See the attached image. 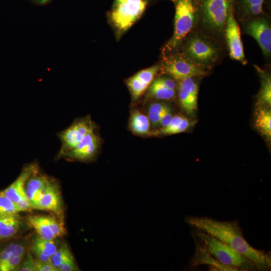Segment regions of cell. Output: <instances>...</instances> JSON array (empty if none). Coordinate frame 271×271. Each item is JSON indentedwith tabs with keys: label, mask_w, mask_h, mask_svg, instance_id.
<instances>
[{
	"label": "cell",
	"mask_w": 271,
	"mask_h": 271,
	"mask_svg": "<svg viewBox=\"0 0 271 271\" xmlns=\"http://www.w3.org/2000/svg\"><path fill=\"white\" fill-rule=\"evenodd\" d=\"M185 222L194 229L208 233L228 244L259 270L270 268L271 258L265 252L254 248L246 240L235 221H219L208 217L188 216Z\"/></svg>",
	"instance_id": "cell-1"
},
{
	"label": "cell",
	"mask_w": 271,
	"mask_h": 271,
	"mask_svg": "<svg viewBox=\"0 0 271 271\" xmlns=\"http://www.w3.org/2000/svg\"><path fill=\"white\" fill-rule=\"evenodd\" d=\"M179 51L211 71L228 54L224 44L194 29L184 38Z\"/></svg>",
	"instance_id": "cell-2"
},
{
	"label": "cell",
	"mask_w": 271,
	"mask_h": 271,
	"mask_svg": "<svg viewBox=\"0 0 271 271\" xmlns=\"http://www.w3.org/2000/svg\"><path fill=\"white\" fill-rule=\"evenodd\" d=\"M236 0H197V17L194 30L225 43L227 21Z\"/></svg>",
	"instance_id": "cell-3"
},
{
	"label": "cell",
	"mask_w": 271,
	"mask_h": 271,
	"mask_svg": "<svg viewBox=\"0 0 271 271\" xmlns=\"http://www.w3.org/2000/svg\"><path fill=\"white\" fill-rule=\"evenodd\" d=\"M175 13L172 37L163 49V55L179 51L184 38L194 29L197 17V0H171Z\"/></svg>",
	"instance_id": "cell-4"
},
{
	"label": "cell",
	"mask_w": 271,
	"mask_h": 271,
	"mask_svg": "<svg viewBox=\"0 0 271 271\" xmlns=\"http://www.w3.org/2000/svg\"><path fill=\"white\" fill-rule=\"evenodd\" d=\"M194 235L206 250L222 264L238 270L256 269L253 264L228 244L202 231L195 229Z\"/></svg>",
	"instance_id": "cell-5"
},
{
	"label": "cell",
	"mask_w": 271,
	"mask_h": 271,
	"mask_svg": "<svg viewBox=\"0 0 271 271\" xmlns=\"http://www.w3.org/2000/svg\"><path fill=\"white\" fill-rule=\"evenodd\" d=\"M160 70L177 81L189 77H203L212 72L196 64L180 51L163 55Z\"/></svg>",
	"instance_id": "cell-6"
},
{
	"label": "cell",
	"mask_w": 271,
	"mask_h": 271,
	"mask_svg": "<svg viewBox=\"0 0 271 271\" xmlns=\"http://www.w3.org/2000/svg\"><path fill=\"white\" fill-rule=\"evenodd\" d=\"M239 22L240 30L244 35L253 37L261 49L264 59L269 63L271 58V23L264 14Z\"/></svg>",
	"instance_id": "cell-7"
},
{
	"label": "cell",
	"mask_w": 271,
	"mask_h": 271,
	"mask_svg": "<svg viewBox=\"0 0 271 271\" xmlns=\"http://www.w3.org/2000/svg\"><path fill=\"white\" fill-rule=\"evenodd\" d=\"M146 0H115L110 18L120 32L128 29L142 16L147 7Z\"/></svg>",
	"instance_id": "cell-8"
},
{
	"label": "cell",
	"mask_w": 271,
	"mask_h": 271,
	"mask_svg": "<svg viewBox=\"0 0 271 271\" xmlns=\"http://www.w3.org/2000/svg\"><path fill=\"white\" fill-rule=\"evenodd\" d=\"M95 124L89 116L79 118L58 134L61 147L58 157L62 156L74 148L89 132L95 130Z\"/></svg>",
	"instance_id": "cell-9"
},
{
	"label": "cell",
	"mask_w": 271,
	"mask_h": 271,
	"mask_svg": "<svg viewBox=\"0 0 271 271\" xmlns=\"http://www.w3.org/2000/svg\"><path fill=\"white\" fill-rule=\"evenodd\" d=\"M224 37L227 54L230 59L237 61L242 65H246L247 60L244 53L241 38V30L239 23L234 16L233 9L231 11L228 18Z\"/></svg>",
	"instance_id": "cell-10"
},
{
	"label": "cell",
	"mask_w": 271,
	"mask_h": 271,
	"mask_svg": "<svg viewBox=\"0 0 271 271\" xmlns=\"http://www.w3.org/2000/svg\"><path fill=\"white\" fill-rule=\"evenodd\" d=\"M202 78L189 77L177 81V95L180 105L189 115H192L197 109L200 80Z\"/></svg>",
	"instance_id": "cell-11"
},
{
	"label": "cell",
	"mask_w": 271,
	"mask_h": 271,
	"mask_svg": "<svg viewBox=\"0 0 271 271\" xmlns=\"http://www.w3.org/2000/svg\"><path fill=\"white\" fill-rule=\"evenodd\" d=\"M100 146V139L95 130L88 133L73 149L62 157L69 160L88 162L96 156Z\"/></svg>",
	"instance_id": "cell-12"
},
{
	"label": "cell",
	"mask_w": 271,
	"mask_h": 271,
	"mask_svg": "<svg viewBox=\"0 0 271 271\" xmlns=\"http://www.w3.org/2000/svg\"><path fill=\"white\" fill-rule=\"evenodd\" d=\"M38 173L36 164H30L23 168L21 174L9 187L1 191L14 203L17 204L23 198H27L25 185L28 179Z\"/></svg>",
	"instance_id": "cell-13"
},
{
	"label": "cell",
	"mask_w": 271,
	"mask_h": 271,
	"mask_svg": "<svg viewBox=\"0 0 271 271\" xmlns=\"http://www.w3.org/2000/svg\"><path fill=\"white\" fill-rule=\"evenodd\" d=\"M195 243V249L191 260L192 267L201 264L208 265L212 270L217 271H236L235 267L222 264L214 257L205 248L201 242L193 236Z\"/></svg>",
	"instance_id": "cell-14"
},
{
	"label": "cell",
	"mask_w": 271,
	"mask_h": 271,
	"mask_svg": "<svg viewBox=\"0 0 271 271\" xmlns=\"http://www.w3.org/2000/svg\"><path fill=\"white\" fill-rule=\"evenodd\" d=\"M51 180L45 175H38V173L31 176L25 186V193L27 199L36 209Z\"/></svg>",
	"instance_id": "cell-15"
},
{
	"label": "cell",
	"mask_w": 271,
	"mask_h": 271,
	"mask_svg": "<svg viewBox=\"0 0 271 271\" xmlns=\"http://www.w3.org/2000/svg\"><path fill=\"white\" fill-rule=\"evenodd\" d=\"M36 209L53 211L58 216L62 215V203L57 185L52 181L36 206Z\"/></svg>",
	"instance_id": "cell-16"
},
{
	"label": "cell",
	"mask_w": 271,
	"mask_h": 271,
	"mask_svg": "<svg viewBox=\"0 0 271 271\" xmlns=\"http://www.w3.org/2000/svg\"><path fill=\"white\" fill-rule=\"evenodd\" d=\"M264 0H236L233 12L239 22L258 16L263 13Z\"/></svg>",
	"instance_id": "cell-17"
},
{
	"label": "cell",
	"mask_w": 271,
	"mask_h": 271,
	"mask_svg": "<svg viewBox=\"0 0 271 271\" xmlns=\"http://www.w3.org/2000/svg\"><path fill=\"white\" fill-rule=\"evenodd\" d=\"M260 82V89L256 95V106H271V75L269 71L253 65Z\"/></svg>",
	"instance_id": "cell-18"
},
{
	"label": "cell",
	"mask_w": 271,
	"mask_h": 271,
	"mask_svg": "<svg viewBox=\"0 0 271 271\" xmlns=\"http://www.w3.org/2000/svg\"><path fill=\"white\" fill-rule=\"evenodd\" d=\"M255 128L268 141L271 138L270 107L256 106L254 114Z\"/></svg>",
	"instance_id": "cell-19"
},
{
	"label": "cell",
	"mask_w": 271,
	"mask_h": 271,
	"mask_svg": "<svg viewBox=\"0 0 271 271\" xmlns=\"http://www.w3.org/2000/svg\"><path fill=\"white\" fill-rule=\"evenodd\" d=\"M21 221L18 213L0 215V240L14 236L18 231Z\"/></svg>",
	"instance_id": "cell-20"
},
{
	"label": "cell",
	"mask_w": 271,
	"mask_h": 271,
	"mask_svg": "<svg viewBox=\"0 0 271 271\" xmlns=\"http://www.w3.org/2000/svg\"><path fill=\"white\" fill-rule=\"evenodd\" d=\"M32 249L38 259L51 262V256L56 251L57 247L53 240H46L38 236L33 241Z\"/></svg>",
	"instance_id": "cell-21"
},
{
	"label": "cell",
	"mask_w": 271,
	"mask_h": 271,
	"mask_svg": "<svg viewBox=\"0 0 271 271\" xmlns=\"http://www.w3.org/2000/svg\"><path fill=\"white\" fill-rule=\"evenodd\" d=\"M191 124L190 121L186 117L179 115H175L169 125L152 131L151 134L170 135L180 133L188 129Z\"/></svg>",
	"instance_id": "cell-22"
},
{
	"label": "cell",
	"mask_w": 271,
	"mask_h": 271,
	"mask_svg": "<svg viewBox=\"0 0 271 271\" xmlns=\"http://www.w3.org/2000/svg\"><path fill=\"white\" fill-rule=\"evenodd\" d=\"M131 131L138 135H150L151 123L148 116L139 110L132 112L129 122Z\"/></svg>",
	"instance_id": "cell-23"
},
{
	"label": "cell",
	"mask_w": 271,
	"mask_h": 271,
	"mask_svg": "<svg viewBox=\"0 0 271 271\" xmlns=\"http://www.w3.org/2000/svg\"><path fill=\"white\" fill-rule=\"evenodd\" d=\"M28 221L41 237L49 240L56 238L48 224L47 216L30 215L28 217Z\"/></svg>",
	"instance_id": "cell-24"
},
{
	"label": "cell",
	"mask_w": 271,
	"mask_h": 271,
	"mask_svg": "<svg viewBox=\"0 0 271 271\" xmlns=\"http://www.w3.org/2000/svg\"><path fill=\"white\" fill-rule=\"evenodd\" d=\"M177 91L165 86L157 78L151 84L149 94L157 99L169 101L175 98Z\"/></svg>",
	"instance_id": "cell-25"
},
{
	"label": "cell",
	"mask_w": 271,
	"mask_h": 271,
	"mask_svg": "<svg viewBox=\"0 0 271 271\" xmlns=\"http://www.w3.org/2000/svg\"><path fill=\"white\" fill-rule=\"evenodd\" d=\"M170 107L167 104L163 102H155L150 105L148 116L151 126L153 128L159 126L161 117Z\"/></svg>",
	"instance_id": "cell-26"
},
{
	"label": "cell",
	"mask_w": 271,
	"mask_h": 271,
	"mask_svg": "<svg viewBox=\"0 0 271 271\" xmlns=\"http://www.w3.org/2000/svg\"><path fill=\"white\" fill-rule=\"evenodd\" d=\"M24 246L20 243H11L0 252V267L10 257L16 255L25 254Z\"/></svg>",
	"instance_id": "cell-27"
},
{
	"label": "cell",
	"mask_w": 271,
	"mask_h": 271,
	"mask_svg": "<svg viewBox=\"0 0 271 271\" xmlns=\"http://www.w3.org/2000/svg\"><path fill=\"white\" fill-rule=\"evenodd\" d=\"M72 256H73L68 246L63 244L51 256L50 261L54 266L58 268L63 262Z\"/></svg>",
	"instance_id": "cell-28"
},
{
	"label": "cell",
	"mask_w": 271,
	"mask_h": 271,
	"mask_svg": "<svg viewBox=\"0 0 271 271\" xmlns=\"http://www.w3.org/2000/svg\"><path fill=\"white\" fill-rule=\"evenodd\" d=\"M127 84L134 100H137L148 87L135 75L128 79Z\"/></svg>",
	"instance_id": "cell-29"
},
{
	"label": "cell",
	"mask_w": 271,
	"mask_h": 271,
	"mask_svg": "<svg viewBox=\"0 0 271 271\" xmlns=\"http://www.w3.org/2000/svg\"><path fill=\"white\" fill-rule=\"evenodd\" d=\"M18 213L16 204L0 192V215Z\"/></svg>",
	"instance_id": "cell-30"
},
{
	"label": "cell",
	"mask_w": 271,
	"mask_h": 271,
	"mask_svg": "<svg viewBox=\"0 0 271 271\" xmlns=\"http://www.w3.org/2000/svg\"><path fill=\"white\" fill-rule=\"evenodd\" d=\"M48 224L56 237L61 236L64 234L63 229L61 225L51 216H47Z\"/></svg>",
	"instance_id": "cell-31"
},
{
	"label": "cell",
	"mask_w": 271,
	"mask_h": 271,
	"mask_svg": "<svg viewBox=\"0 0 271 271\" xmlns=\"http://www.w3.org/2000/svg\"><path fill=\"white\" fill-rule=\"evenodd\" d=\"M35 271H59V269L54 266L51 262L44 261L39 259H35Z\"/></svg>",
	"instance_id": "cell-32"
},
{
	"label": "cell",
	"mask_w": 271,
	"mask_h": 271,
	"mask_svg": "<svg viewBox=\"0 0 271 271\" xmlns=\"http://www.w3.org/2000/svg\"><path fill=\"white\" fill-rule=\"evenodd\" d=\"M58 268L60 271H75L78 270L73 256L66 260Z\"/></svg>",
	"instance_id": "cell-33"
},
{
	"label": "cell",
	"mask_w": 271,
	"mask_h": 271,
	"mask_svg": "<svg viewBox=\"0 0 271 271\" xmlns=\"http://www.w3.org/2000/svg\"><path fill=\"white\" fill-rule=\"evenodd\" d=\"M35 259L31 254H28L27 257L21 264L19 270L22 271H35Z\"/></svg>",
	"instance_id": "cell-34"
},
{
	"label": "cell",
	"mask_w": 271,
	"mask_h": 271,
	"mask_svg": "<svg viewBox=\"0 0 271 271\" xmlns=\"http://www.w3.org/2000/svg\"><path fill=\"white\" fill-rule=\"evenodd\" d=\"M16 204L19 212L30 211L34 209L33 205L27 198L22 199Z\"/></svg>",
	"instance_id": "cell-35"
},
{
	"label": "cell",
	"mask_w": 271,
	"mask_h": 271,
	"mask_svg": "<svg viewBox=\"0 0 271 271\" xmlns=\"http://www.w3.org/2000/svg\"><path fill=\"white\" fill-rule=\"evenodd\" d=\"M173 117L172 110L170 107L161 117L159 126H160V128L167 126L171 122Z\"/></svg>",
	"instance_id": "cell-36"
},
{
	"label": "cell",
	"mask_w": 271,
	"mask_h": 271,
	"mask_svg": "<svg viewBox=\"0 0 271 271\" xmlns=\"http://www.w3.org/2000/svg\"><path fill=\"white\" fill-rule=\"evenodd\" d=\"M35 3L40 5H44L47 4L50 2L51 0H32Z\"/></svg>",
	"instance_id": "cell-37"
}]
</instances>
